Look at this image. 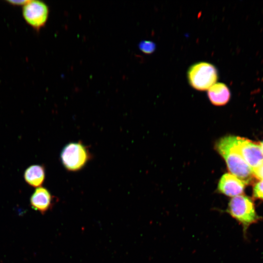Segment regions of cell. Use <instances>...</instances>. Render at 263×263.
<instances>
[{
  "mask_svg": "<svg viewBox=\"0 0 263 263\" xmlns=\"http://www.w3.org/2000/svg\"><path fill=\"white\" fill-rule=\"evenodd\" d=\"M260 146H261V148L262 152H263V141H262V142L260 143Z\"/></svg>",
  "mask_w": 263,
  "mask_h": 263,
  "instance_id": "obj_15",
  "label": "cell"
},
{
  "mask_svg": "<svg viewBox=\"0 0 263 263\" xmlns=\"http://www.w3.org/2000/svg\"><path fill=\"white\" fill-rule=\"evenodd\" d=\"M226 211L241 225L244 233L251 225L261 219L256 211L253 200L243 195L232 197Z\"/></svg>",
  "mask_w": 263,
  "mask_h": 263,
  "instance_id": "obj_2",
  "label": "cell"
},
{
  "mask_svg": "<svg viewBox=\"0 0 263 263\" xmlns=\"http://www.w3.org/2000/svg\"><path fill=\"white\" fill-rule=\"evenodd\" d=\"M254 177L257 179L261 180L263 179V161L262 163L255 169L252 170Z\"/></svg>",
  "mask_w": 263,
  "mask_h": 263,
  "instance_id": "obj_13",
  "label": "cell"
},
{
  "mask_svg": "<svg viewBox=\"0 0 263 263\" xmlns=\"http://www.w3.org/2000/svg\"><path fill=\"white\" fill-rule=\"evenodd\" d=\"M245 184L231 173H225L221 177L218 185V191L227 196L234 197L242 195Z\"/></svg>",
  "mask_w": 263,
  "mask_h": 263,
  "instance_id": "obj_8",
  "label": "cell"
},
{
  "mask_svg": "<svg viewBox=\"0 0 263 263\" xmlns=\"http://www.w3.org/2000/svg\"><path fill=\"white\" fill-rule=\"evenodd\" d=\"M28 0H7V2L9 4L14 5H25Z\"/></svg>",
  "mask_w": 263,
  "mask_h": 263,
  "instance_id": "obj_14",
  "label": "cell"
},
{
  "mask_svg": "<svg viewBox=\"0 0 263 263\" xmlns=\"http://www.w3.org/2000/svg\"><path fill=\"white\" fill-rule=\"evenodd\" d=\"M188 78L193 88L199 91H205L216 83L218 72L212 64L201 62L193 64L189 68Z\"/></svg>",
  "mask_w": 263,
  "mask_h": 263,
  "instance_id": "obj_4",
  "label": "cell"
},
{
  "mask_svg": "<svg viewBox=\"0 0 263 263\" xmlns=\"http://www.w3.org/2000/svg\"><path fill=\"white\" fill-rule=\"evenodd\" d=\"M49 9L47 5L39 0H28L23 6L22 15L26 22L33 28L39 30L48 20Z\"/></svg>",
  "mask_w": 263,
  "mask_h": 263,
  "instance_id": "obj_5",
  "label": "cell"
},
{
  "mask_svg": "<svg viewBox=\"0 0 263 263\" xmlns=\"http://www.w3.org/2000/svg\"><path fill=\"white\" fill-rule=\"evenodd\" d=\"M55 200V197L47 188L40 187L32 194L30 204L33 209L44 214L53 207Z\"/></svg>",
  "mask_w": 263,
  "mask_h": 263,
  "instance_id": "obj_7",
  "label": "cell"
},
{
  "mask_svg": "<svg viewBox=\"0 0 263 263\" xmlns=\"http://www.w3.org/2000/svg\"><path fill=\"white\" fill-rule=\"evenodd\" d=\"M235 145L252 170L263 161V153L260 145L246 138L236 136Z\"/></svg>",
  "mask_w": 263,
  "mask_h": 263,
  "instance_id": "obj_6",
  "label": "cell"
},
{
  "mask_svg": "<svg viewBox=\"0 0 263 263\" xmlns=\"http://www.w3.org/2000/svg\"><path fill=\"white\" fill-rule=\"evenodd\" d=\"M253 192L254 197L263 201V179L255 184Z\"/></svg>",
  "mask_w": 263,
  "mask_h": 263,
  "instance_id": "obj_12",
  "label": "cell"
},
{
  "mask_svg": "<svg viewBox=\"0 0 263 263\" xmlns=\"http://www.w3.org/2000/svg\"><path fill=\"white\" fill-rule=\"evenodd\" d=\"M140 50L147 54H150L153 53L156 48L154 43L151 41L144 40L139 44Z\"/></svg>",
  "mask_w": 263,
  "mask_h": 263,
  "instance_id": "obj_11",
  "label": "cell"
},
{
  "mask_svg": "<svg viewBox=\"0 0 263 263\" xmlns=\"http://www.w3.org/2000/svg\"><path fill=\"white\" fill-rule=\"evenodd\" d=\"M207 96L212 104L223 106L229 101L230 92L224 83H216L207 90Z\"/></svg>",
  "mask_w": 263,
  "mask_h": 263,
  "instance_id": "obj_9",
  "label": "cell"
},
{
  "mask_svg": "<svg viewBox=\"0 0 263 263\" xmlns=\"http://www.w3.org/2000/svg\"><path fill=\"white\" fill-rule=\"evenodd\" d=\"M235 136L229 135L219 139L215 148L226 162L231 174L246 184H249L254 177L251 168L242 157L235 145Z\"/></svg>",
  "mask_w": 263,
  "mask_h": 263,
  "instance_id": "obj_1",
  "label": "cell"
},
{
  "mask_svg": "<svg viewBox=\"0 0 263 263\" xmlns=\"http://www.w3.org/2000/svg\"><path fill=\"white\" fill-rule=\"evenodd\" d=\"M92 157L89 148L81 141L67 144L60 154L62 166L67 171L71 172L81 170Z\"/></svg>",
  "mask_w": 263,
  "mask_h": 263,
  "instance_id": "obj_3",
  "label": "cell"
},
{
  "mask_svg": "<svg viewBox=\"0 0 263 263\" xmlns=\"http://www.w3.org/2000/svg\"><path fill=\"white\" fill-rule=\"evenodd\" d=\"M45 169L43 165H32L25 170L23 177L26 183L34 188L41 187L45 179Z\"/></svg>",
  "mask_w": 263,
  "mask_h": 263,
  "instance_id": "obj_10",
  "label": "cell"
}]
</instances>
